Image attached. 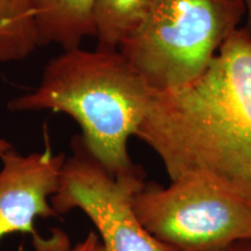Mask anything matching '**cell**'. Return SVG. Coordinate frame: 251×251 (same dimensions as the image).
<instances>
[{
  "label": "cell",
  "mask_w": 251,
  "mask_h": 251,
  "mask_svg": "<svg viewBox=\"0 0 251 251\" xmlns=\"http://www.w3.org/2000/svg\"><path fill=\"white\" fill-rule=\"evenodd\" d=\"M135 136L170 180L207 171L251 187V34L242 26L208 68L180 87L152 91Z\"/></svg>",
  "instance_id": "cell-1"
},
{
  "label": "cell",
  "mask_w": 251,
  "mask_h": 251,
  "mask_svg": "<svg viewBox=\"0 0 251 251\" xmlns=\"http://www.w3.org/2000/svg\"><path fill=\"white\" fill-rule=\"evenodd\" d=\"M152 90L120 50H63L35 89L8 102L13 112L64 113L79 126L90 155L113 175L135 165L128 140L148 111Z\"/></svg>",
  "instance_id": "cell-2"
},
{
  "label": "cell",
  "mask_w": 251,
  "mask_h": 251,
  "mask_svg": "<svg viewBox=\"0 0 251 251\" xmlns=\"http://www.w3.org/2000/svg\"><path fill=\"white\" fill-rule=\"evenodd\" d=\"M246 15L244 0H152L146 23L119 50L152 91L176 89L208 68Z\"/></svg>",
  "instance_id": "cell-3"
},
{
  "label": "cell",
  "mask_w": 251,
  "mask_h": 251,
  "mask_svg": "<svg viewBox=\"0 0 251 251\" xmlns=\"http://www.w3.org/2000/svg\"><path fill=\"white\" fill-rule=\"evenodd\" d=\"M134 209L171 251H219L251 240V187L212 172H188L166 187L146 183Z\"/></svg>",
  "instance_id": "cell-4"
},
{
  "label": "cell",
  "mask_w": 251,
  "mask_h": 251,
  "mask_svg": "<svg viewBox=\"0 0 251 251\" xmlns=\"http://www.w3.org/2000/svg\"><path fill=\"white\" fill-rule=\"evenodd\" d=\"M144 185L140 165L113 175L90 155L80 135H75L50 202L58 215L72 209L85 213L105 251H171L144 229L135 213L134 198Z\"/></svg>",
  "instance_id": "cell-5"
},
{
  "label": "cell",
  "mask_w": 251,
  "mask_h": 251,
  "mask_svg": "<svg viewBox=\"0 0 251 251\" xmlns=\"http://www.w3.org/2000/svg\"><path fill=\"white\" fill-rule=\"evenodd\" d=\"M0 168V244L7 235L23 233L33 237L36 251H63L71 246L67 234L56 230L41 237L34 222L37 218H58L50 198L57 192L67 155L43 151L23 155L14 148L2 153Z\"/></svg>",
  "instance_id": "cell-6"
},
{
  "label": "cell",
  "mask_w": 251,
  "mask_h": 251,
  "mask_svg": "<svg viewBox=\"0 0 251 251\" xmlns=\"http://www.w3.org/2000/svg\"><path fill=\"white\" fill-rule=\"evenodd\" d=\"M39 45L78 48L94 36V0H31Z\"/></svg>",
  "instance_id": "cell-7"
},
{
  "label": "cell",
  "mask_w": 251,
  "mask_h": 251,
  "mask_svg": "<svg viewBox=\"0 0 251 251\" xmlns=\"http://www.w3.org/2000/svg\"><path fill=\"white\" fill-rule=\"evenodd\" d=\"M152 0H94L93 23L97 48H119L146 23Z\"/></svg>",
  "instance_id": "cell-8"
},
{
  "label": "cell",
  "mask_w": 251,
  "mask_h": 251,
  "mask_svg": "<svg viewBox=\"0 0 251 251\" xmlns=\"http://www.w3.org/2000/svg\"><path fill=\"white\" fill-rule=\"evenodd\" d=\"M31 0H0V63L20 62L39 48Z\"/></svg>",
  "instance_id": "cell-9"
},
{
  "label": "cell",
  "mask_w": 251,
  "mask_h": 251,
  "mask_svg": "<svg viewBox=\"0 0 251 251\" xmlns=\"http://www.w3.org/2000/svg\"><path fill=\"white\" fill-rule=\"evenodd\" d=\"M63 251H105L99 235L96 231H90L87 236L75 247H69Z\"/></svg>",
  "instance_id": "cell-10"
},
{
  "label": "cell",
  "mask_w": 251,
  "mask_h": 251,
  "mask_svg": "<svg viewBox=\"0 0 251 251\" xmlns=\"http://www.w3.org/2000/svg\"><path fill=\"white\" fill-rule=\"evenodd\" d=\"M219 251H251V240L241 241Z\"/></svg>",
  "instance_id": "cell-11"
},
{
  "label": "cell",
  "mask_w": 251,
  "mask_h": 251,
  "mask_svg": "<svg viewBox=\"0 0 251 251\" xmlns=\"http://www.w3.org/2000/svg\"><path fill=\"white\" fill-rule=\"evenodd\" d=\"M247 7V15H246V27L251 34V0H244Z\"/></svg>",
  "instance_id": "cell-12"
},
{
  "label": "cell",
  "mask_w": 251,
  "mask_h": 251,
  "mask_svg": "<svg viewBox=\"0 0 251 251\" xmlns=\"http://www.w3.org/2000/svg\"><path fill=\"white\" fill-rule=\"evenodd\" d=\"M12 148H13V146H12L11 143L7 142L6 140L0 139V156H1L2 153H5L6 151H8V150H11Z\"/></svg>",
  "instance_id": "cell-13"
}]
</instances>
